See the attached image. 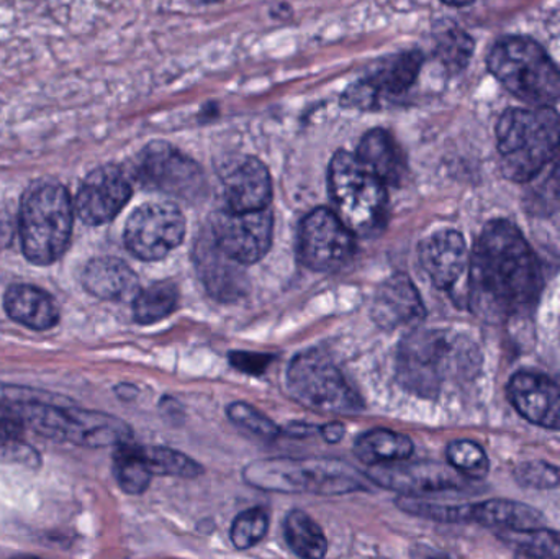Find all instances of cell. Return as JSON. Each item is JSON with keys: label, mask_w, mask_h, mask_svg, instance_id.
Returning a JSON list of instances; mask_svg holds the SVG:
<instances>
[{"label": "cell", "mask_w": 560, "mask_h": 559, "mask_svg": "<svg viewBox=\"0 0 560 559\" xmlns=\"http://www.w3.org/2000/svg\"><path fill=\"white\" fill-rule=\"evenodd\" d=\"M9 407L35 432L59 442H71L88 449L120 446L131 442V427L117 417L94 410L65 407L56 403H19Z\"/></svg>", "instance_id": "6"}, {"label": "cell", "mask_w": 560, "mask_h": 559, "mask_svg": "<svg viewBox=\"0 0 560 559\" xmlns=\"http://www.w3.org/2000/svg\"><path fill=\"white\" fill-rule=\"evenodd\" d=\"M451 466L467 479H483L489 475L490 463L482 446L470 440H456L447 446Z\"/></svg>", "instance_id": "33"}, {"label": "cell", "mask_w": 560, "mask_h": 559, "mask_svg": "<svg viewBox=\"0 0 560 559\" xmlns=\"http://www.w3.org/2000/svg\"><path fill=\"white\" fill-rule=\"evenodd\" d=\"M275 219L268 209L255 212L219 210L210 219L209 233L220 249L243 266L255 265L271 248Z\"/></svg>", "instance_id": "13"}, {"label": "cell", "mask_w": 560, "mask_h": 559, "mask_svg": "<svg viewBox=\"0 0 560 559\" xmlns=\"http://www.w3.org/2000/svg\"><path fill=\"white\" fill-rule=\"evenodd\" d=\"M355 253L354 232L328 209H315L303 219L299 230V255L313 271L336 272L345 268Z\"/></svg>", "instance_id": "11"}, {"label": "cell", "mask_w": 560, "mask_h": 559, "mask_svg": "<svg viewBox=\"0 0 560 559\" xmlns=\"http://www.w3.org/2000/svg\"><path fill=\"white\" fill-rule=\"evenodd\" d=\"M285 540L290 550L300 558L319 559L328 551V541L319 525L302 511H293L287 515Z\"/></svg>", "instance_id": "28"}, {"label": "cell", "mask_w": 560, "mask_h": 559, "mask_svg": "<svg viewBox=\"0 0 560 559\" xmlns=\"http://www.w3.org/2000/svg\"><path fill=\"white\" fill-rule=\"evenodd\" d=\"M482 366L479 348L466 335L417 330L401 341L397 373L411 393L436 399L446 387L472 380Z\"/></svg>", "instance_id": "2"}, {"label": "cell", "mask_w": 560, "mask_h": 559, "mask_svg": "<svg viewBox=\"0 0 560 559\" xmlns=\"http://www.w3.org/2000/svg\"><path fill=\"white\" fill-rule=\"evenodd\" d=\"M358 158L368 164L387 186H398L407 176V158L387 130L375 128L362 137Z\"/></svg>", "instance_id": "24"}, {"label": "cell", "mask_w": 560, "mask_h": 559, "mask_svg": "<svg viewBox=\"0 0 560 559\" xmlns=\"http://www.w3.org/2000/svg\"><path fill=\"white\" fill-rule=\"evenodd\" d=\"M230 360L235 368L243 373L261 374L271 363V357L261 353H248V351H236L230 354Z\"/></svg>", "instance_id": "39"}, {"label": "cell", "mask_w": 560, "mask_h": 559, "mask_svg": "<svg viewBox=\"0 0 560 559\" xmlns=\"http://www.w3.org/2000/svg\"><path fill=\"white\" fill-rule=\"evenodd\" d=\"M502 170L515 183H528L556 156L560 115L545 107L510 108L497 124Z\"/></svg>", "instance_id": "3"}, {"label": "cell", "mask_w": 560, "mask_h": 559, "mask_svg": "<svg viewBox=\"0 0 560 559\" xmlns=\"http://www.w3.org/2000/svg\"><path fill=\"white\" fill-rule=\"evenodd\" d=\"M74 225V206L68 189L58 183L38 184L23 197L20 238L26 259L48 266L68 248Z\"/></svg>", "instance_id": "5"}, {"label": "cell", "mask_w": 560, "mask_h": 559, "mask_svg": "<svg viewBox=\"0 0 560 559\" xmlns=\"http://www.w3.org/2000/svg\"><path fill=\"white\" fill-rule=\"evenodd\" d=\"M441 2L446 3V5L451 7H466L470 5L474 0H441Z\"/></svg>", "instance_id": "42"}, {"label": "cell", "mask_w": 560, "mask_h": 559, "mask_svg": "<svg viewBox=\"0 0 560 559\" xmlns=\"http://www.w3.org/2000/svg\"><path fill=\"white\" fill-rule=\"evenodd\" d=\"M3 307L12 321L32 330H49L59 321L55 299L35 286L15 284L7 289Z\"/></svg>", "instance_id": "23"}, {"label": "cell", "mask_w": 560, "mask_h": 559, "mask_svg": "<svg viewBox=\"0 0 560 559\" xmlns=\"http://www.w3.org/2000/svg\"><path fill=\"white\" fill-rule=\"evenodd\" d=\"M354 453L364 465H385V463L410 458L413 453V442L401 433L375 429L359 436Z\"/></svg>", "instance_id": "26"}, {"label": "cell", "mask_w": 560, "mask_h": 559, "mask_svg": "<svg viewBox=\"0 0 560 559\" xmlns=\"http://www.w3.org/2000/svg\"><path fill=\"white\" fill-rule=\"evenodd\" d=\"M474 53V39L459 26L441 30L434 42V56L447 71H463L469 65Z\"/></svg>", "instance_id": "31"}, {"label": "cell", "mask_w": 560, "mask_h": 559, "mask_svg": "<svg viewBox=\"0 0 560 559\" xmlns=\"http://www.w3.org/2000/svg\"><path fill=\"white\" fill-rule=\"evenodd\" d=\"M226 209L255 212L268 209L272 199V180L268 167L258 158L242 156L226 161L220 170Z\"/></svg>", "instance_id": "16"}, {"label": "cell", "mask_w": 560, "mask_h": 559, "mask_svg": "<svg viewBox=\"0 0 560 559\" xmlns=\"http://www.w3.org/2000/svg\"><path fill=\"white\" fill-rule=\"evenodd\" d=\"M230 420L238 427L252 432L253 435L259 439L275 440L280 435V429L272 422L271 419L259 412L255 407L246 403L230 404L229 410Z\"/></svg>", "instance_id": "36"}, {"label": "cell", "mask_w": 560, "mask_h": 559, "mask_svg": "<svg viewBox=\"0 0 560 559\" xmlns=\"http://www.w3.org/2000/svg\"><path fill=\"white\" fill-rule=\"evenodd\" d=\"M133 187L130 177L115 164L92 171L78 196L74 210L85 225L98 226L112 222L131 199Z\"/></svg>", "instance_id": "14"}, {"label": "cell", "mask_w": 560, "mask_h": 559, "mask_svg": "<svg viewBox=\"0 0 560 559\" xmlns=\"http://www.w3.org/2000/svg\"><path fill=\"white\" fill-rule=\"evenodd\" d=\"M245 479L280 494L339 496L364 488L359 473L338 459H261L246 468Z\"/></svg>", "instance_id": "7"}, {"label": "cell", "mask_w": 560, "mask_h": 559, "mask_svg": "<svg viewBox=\"0 0 560 559\" xmlns=\"http://www.w3.org/2000/svg\"><path fill=\"white\" fill-rule=\"evenodd\" d=\"M423 55L420 51H405L400 55L384 59L369 72L362 81L372 89L375 97L381 95H400L413 85L423 66Z\"/></svg>", "instance_id": "25"}, {"label": "cell", "mask_w": 560, "mask_h": 559, "mask_svg": "<svg viewBox=\"0 0 560 559\" xmlns=\"http://www.w3.org/2000/svg\"><path fill=\"white\" fill-rule=\"evenodd\" d=\"M424 304L420 292L407 275L392 276L382 282L372 302L371 315L378 327L385 330L407 327L423 321Z\"/></svg>", "instance_id": "19"}, {"label": "cell", "mask_w": 560, "mask_h": 559, "mask_svg": "<svg viewBox=\"0 0 560 559\" xmlns=\"http://www.w3.org/2000/svg\"><path fill=\"white\" fill-rule=\"evenodd\" d=\"M82 284L85 291L104 301H130L141 291L133 269L114 256L92 259L85 266Z\"/></svg>", "instance_id": "22"}, {"label": "cell", "mask_w": 560, "mask_h": 559, "mask_svg": "<svg viewBox=\"0 0 560 559\" xmlns=\"http://www.w3.org/2000/svg\"><path fill=\"white\" fill-rule=\"evenodd\" d=\"M179 304V289L173 281H160L138 292L133 299L135 321L141 325L156 324L170 317Z\"/></svg>", "instance_id": "29"}, {"label": "cell", "mask_w": 560, "mask_h": 559, "mask_svg": "<svg viewBox=\"0 0 560 559\" xmlns=\"http://www.w3.org/2000/svg\"><path fill=\"white\" fill-rule=\"evenodd\" d=\"M509 396L528 422L560 430V386L545 374L528 371L515 374L509 384Z\"/></svg>", "instance_id": "17"}, {"label": "cell", "mask_w": 560, "mask_h": 559, "mask_svg": "<svg viewBox=\"0 0 560 559\" xmlns=\"http://www.w3.org/2000/svg\"><path fill=\"white\" fill-rule=\"evenodd\" d=\"M287 386L300 404L319 412L352 416L362 410L361 397L318 350L303 351L290 361Z\"/></svg>", "instance_id": "9"}, {"label": "cell", "mask_w": 560, "mask_h": 559, "mask_svg": "<svg viewBox=\"0 0 560 559\" xmlns=\"http://www.w3.org/2000/svg\"><path fill=\"white\" fill-rule=\"evenodd\" d=\"M371 479L382 488L404 496L457 491L466 486V476L438 463H385L372 466Z\"/></svg>", "instance_id": "15"}, {"label": "cell", "mask_w": 560, "mask_h": 559, "mask_svg": "<svg viewBox=\"0 0 560 559\" xmlns=\"http://www.w3.org/2000/svg\"><path fill=\"white\" fill-rule=\"evenodd\" d=\"M509 541L523 555L538 558H560V534L545 528L528 532H506Z\"/></svg>", "instance_id": "34"}, {"label": "cell", "mask_w": 560, "mask_h": 559, "mask_svg": "<svg viewBox=\"0 0 560 559\" xmlns=\"http://www.w3.org/2000/svg\"><path fill=\"white\" fill-rule=\"evenodd\" d=\"M133 177L144 189L192 200L202 194L206 180L199 164L173 144H148L133 163Z\"/></svg>", "instance_id": "10"}, {"label": "cell", "mask_w": 560, "mask_h": 559, "mask_svg": "<svg viewBox=\"0 0 560 559\" xmlns=\"http://www.w3.org/2000/svg\"><path fill=\"white\" fill-rule=\"evenodd\" d=\"M328 180L336 213L354 235L371 236L385 225L387 184L358 154L338 151L329 163Z\"/></svg>", "instance_id": "4"}, {"label": "cell", "mask_w": 560, "mask_h": 559, "mask_svg": "<svg viewBox=\"0 0 560 559\" xmlns=\"http://www.w3.org/2000/svg\"><path fill=\"white\" fill-rule=\"evenodd\" d=\"M489 69L513 95L535 107L560 97V71L539 43L510 36L493 46Z\"/></svg>", "instance_id": "8"}, {"label": "cell", "mask_w": 560, "mask_h": 559, "mask_svg": "<svg viewBox=\"0 0 560 559\" xmlns=\"http://www.w3.org/2000/svg\"><path fill=\"white\" fill-rule=\"evenodd\" d=\"M319 432H322V436L326 442L338 443L339 440H342V436H345L346 429L342 423L332 422L328 423V426L319 427Z\"/></svg>", "instance_id": "40"}, {"label": "cell", "mask_w": 560, "mask_h": 559, "mask_svg": "<svg viewBox=\"0 0 560 559\" xmlns=\"http://www.w3.org/2000/svg\"><path fill=\"white\" fill-rule=\"evenodd\" d=\"M196 265L203 286L213 299L236 301L248 291V279L242 271V263L223 253L209 232L197 242Z\"/></svg>", "instance_id": "18"}, {"label": "cell", "mask_w": 560, "mask_h": 559, "mask_svg": "<svg viewBox=\"0 0 560 559\" xmlns=\"http://www.w3.org/2000/svg\"><path fill=\"white\" fill-rule=\"evenodd\" d=\"M194 2L210 3V2H219V0H194Z\"/></svg>", "instance_id": "43"}, {"label": "cell", "mask_w": 560, "mask_h": 559, "mask_svg": "<svg viewBox=\"0 0 560 559\" xmlns=\"http://www.w3.org/2000/svg\"><path fill=\"white\" fill-rule=\"evenodd\" d=\"M515 478L525 488L546 491L560 486V469L545 462H528L515 469Z\"/></svg>", "instance_id": "37"}, {"label": "cell", "mask_w": 560, "mask_h": 559, "mask_svg": "<svg viewBox=\"0 0 560 559\" xmlns=\"http://www.w3.org/2000/svg\"><path fill=\"white\" fill-rule=\"evenodd\" d=\"M186 219L179 207L170 202L138 207L125 226L128 252L143 261H160L183 243Z\"/></svg>", "instance_id": "12"}, {"label": "cell", "mask_w": 560, "mask_h": 559, "mask_svg": "<svg viewBox=\"0 0 560 559\" xmlns=\"http://www.w3.org/2000/svg\"><path fill=\"white\" fill-rule=\"evenodd\" d=\"M469 268V305L482 321H510L538 301L541 266L518 226L509 220L487 223Z\"/></svg>", "instance_id": "1"}, {"label": "cell", "mask_w": 560, "mask_h": 559, "mask_svg": "<svg viewBox=\"0 0 560 559\" xmlns=\"http://www.w3.org/2000/svg\"><path fill=\"white\" fill-rule=\"evenodd\" d=\"M269 517L265 509H249L242 512L232 525V541L238 550L258 545L268 534Z\"/></svg>", "instance_id": "35"}, {"label": "cell", "mask_w": 560, "mask_h": 559, "mask_svg": "<svg viewBox=\"0 0 560 559\" xmlns=\"http://www.w3.org/2000/svg\"><path fill=\"white\" fill-rule=\"evenodd\" d=\"M58 397L52 394L35 391L32 387L10 386V384L0 383V406H10L19 403H55Z\"/></svg>", "instance_id": "38"}, {"label": "cell", "mask_w": 560, "mask_h": 559, "mask_svg": "<svg viewBox=\"0 0 560 559\" xmlns=\"http://www.w3.org/2000/svg\"><path fill=\"white\" fill-rule=\"evenodd\" d=\"M312 429H313V427H308V426H292V427H289V429H287V433H289V435H293V436H305V435H310V433H312Z\"/></svg>", "instance_id": "41"}, {"label": "cell", "mask_w": 560, "mask_h": 559, "mask_svg": "<svg viewBox=\"0 0 560 559\" xmlns=\"http://www.w3.org/2000/svg\"><path fill=\"white\" fill-rule=\"evenodd\" d=\"M420 259L436 288L451 289L469 265L466 240L456 230H441L421 242Z\"/></svg>", "instance_id": "20"}, {"label": "cell", "mask_w": 560, "mask_h": 559, "mask_svg": "<svg viewBox=\"0 0 560 559\" xmlns=\"http://www.w3.org/2000/svg\"><path fill=\"white\" fill-rule=\"evenodd\" d=\"M25 423L16 414L0 406V458L26 466L38 465V453L26 443Z\"/></svg>", "instance_id": "30"}, {"label": "cell", "mask_w": 560, "mask_h": 559, "mask_svg": "<svg viewBox=\"0 0 560 559\" xmlns=\"http://www.w3.org/2000/svg\"><path fill=\"white\" fill-rule=\"evenodd\" d=\"M459 522H474L502 532H528L545 527L541 512L522 502L492 499L480 504L459 505Z\"/></svg>", "instance_id": "21"}, {"label": "cell", "mask_w": 560, "mask_h": 559, "mask_svg": "<svg viewBox=\"0 0 560 559\" xmlns=\"http://www.w3.org/2000/svg\"><path fill=\"white\" fill-rule=\"evenodd\" d=\"M114 475L127 494L140 496L150 488L153 471L148 465L143 446L128 442L118 446L114 455Z\"/></svg>", "instance_id": "27"}, {"label": "cell", "mask_w": 560, "mask_h": 559, "mask_svg": "<svg viewBox=\"0 0 560 559\" xmlns=\"http://www.w3.org/2000/svg\"><path fill=\"white\" fill-rule=\"evenodd\" d=\"M143 450L153 475L194 479L203 473L199 463L177 450L167 446H143Z\"/></svg>", "instance_id": "32"}]
</instances>
